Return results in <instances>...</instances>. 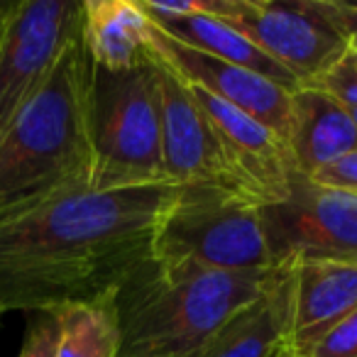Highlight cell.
<instances>
[{
	"label": "cell",
	"instance_id": "cell-1",
	"mask_svg": "<svg viewBox=\"0 0 357 357\" xmlns=\"http://www.w3.org/2000/svg\"><path fill=\"white\" fill-rule=\"evenodd\" d=\"M176 186L76 189L0 218V316L50 313L108 296L152 257Z\"/></svg>",
	"mask_w": 357,
	"mask_h": 357
},
{
	"label": "cell",
	"instance_id": "cell-2",
	"mask_svg": "<svg viewBox=\"0 0 357 357\" xmlns=\"http://www.w3.org/2000/svg\"><path fill=\"white\" fill-rule=\"evenodd\" d=\"M284 272H220L147 257L113 294L120 357H189Z\"/></svg>",
	"mask_w": 357,
	"mask_h": 357
},
{
	"label": "cell",
	"instance_id": "cell-3",
	"mask_svg": "<svg viewBox=\"0 0 357 357\" xmlns=\"http://www.w3.org/2000/svg\"><path fill=\"white\" fill-rule=\"evenodd\" d=\"M91 59L81 32L45 89L0 142V218L76 189H91Z\"/></svg>",
	"mask_w": 357,
	"mask_h": 357
},
{
	"label": "cell",
	"instance_id": "cell-4",
	"mask_svg": "<svg viewBox=\"0 0 357 357\" xmlns=\"http://www.w3.org/2000/svg\"><path fill=\"white\" fill-rule=\"evenodd\" d=\"M91 191H123L172 184L162 154L157 66L130 71L91 64Z\"/></svg>",
	"mask_w": 357,
	"mask_h": 357
},
{
	"label": "cell",
	"instance_id": "cell-5",
	"mask_svg": "<svg viewBox=\"0 0 357 357\" xmlns=\"http://www.w3.org/2000/svg\"><path fill=\"white\" fill-rule=\"evenodd\" d=\"M262 206L215 184L176 186L159 215L152 257L220 272L277 269L262 230Z\"/></svg>",
	"mask_w": 357,
	"mask_h": 357
},
{
	"label": "cell",
	"instance_id": "cell-6",
	"mask_svg": "<svg viewBox=\"0 0 357 357\" xmlns=\"http://www.w3.org/2000/svg\"><path fill=\"white\" fill-rule=\"evenodd\" d=\"M81 32V3H10L0 35V142L45 89L61 52Z\"/></svg>",
	"mask_w": 357,
	"mask_h": 357
},
{
	"label": "cell",
	"instance_id": "cell-7",
	"mask_svg": "<svg viewBox=\"0 0 357 357\" xmlns=\"http://www.w3.org/2000/svg\"><path fill=\"white\" fill-rule=\"evenodd\" d=\"M267 248L277 269L308 259L357 262V194L328 189L294 174L289 196L259 208Z\"/></svg>",
	"mask_w": 357,
	"mask_h": 357
},
{
	"label": "cell",
	"instance_id": "cell-8",
	"mask_svg": "<svg viewBox=\"0 0 357 357\" xmlns=\"http://www.w3.org/2000/svg\"><path fill=\"white\" fill-rule=\"evenodd\" d=\"M206 10L243 32L257 50L308 86L347 54V42L311 0H204Z\"/></svg>",
	"mask_w": 357,
	"mask_h": 357
},
{
	"label": "cell",
	"instance_id": "cell-9",
	"mask_svg": "<svg viewBox=\"0 0 357 357\" xmlns=\"http://www.w3.org/2000/svg\"><path fill=\"white\" fill-rule=\"evenodd\" d=\"M189 89L213 128L238 189L259 206L287 199L291 176L296 174L287 139L245 110L213 98L194 86Z\"/></svg>",
	"mask_w": 357,
	"mask_h": 357
},
{
	"label": "cell",
	"instance_id": "cell-10",
	"mask_svg": "<svg viewBox=\"0 0 357 357\" xmlns=\"http://www.w3.org/2000/svg\"><path fill=\"white\" fill-rule=\"evenodd\" d=\"M149 50H152V59L174 71L184 84L245 110L252 118L269 125L284 139L289 137L291 91H287L284 86L238 64L191 50V47L174 40L172 35L162 32L154 22L149 30Z\"/></svg>",
	"mask_w": 357,
	"mask_h": 357
},
{
	"label": "cell",
	"instance_id": "cell-11",
	"mask_svg": "<svg viewBox=\"0 0 357 357\" xmlns=\"http://www.w3.org/2000/svg\"><path fill=\"white\" fill-rule=\"evenodd\" d=\"M154 66H157L159 118H162V154L169 181L174 186L215 184L240 191L196 96L157 59Z\"/></svg>",
	"mask_w": 357,
	"mask_h": 357
},
{
	"label": "cell",
	"instance_id": "cell-12",
	"mask_svg": "<svg viewBox=\"0 0 357 357\" xmlns=\"http://www.w3.org/2000/svg\"><path fill=\"white\" fill-rule=\"evenodd\" d=\"M357 308V262L308 259L294 267L289 347L303 355L326 331Z\"/></svg>",
	"mask_w": 357,
	"mask_h": 357
},
{
	"label": "cell",
	"instance_id": "cell-13",
	"mask_svg": "<svg viewBox=\"0 0 357 357\" xmlns=\"http://www.w3.org/2000/svg\"><path fill=\"white\" fill-rule=\"evenodd\" d=\"M294 311V269L223 323L189 357H279L289 347Z\"/></svg>",
	"mask_w": 357,
	"mask_h": 357
},
{
	"label": "cell",
	"instance_id": "cell-14",
	"mask_svg": "<svg viewBox=\"0 0 357 357\" xmlns=\"http://www.w3.org/2000/svg\"><path fill=\"white\" fill-rule=\"evenodd\" d=\"M289 149L294 167L303 176L357 149V128L347 108L316 86H301L291 93Z\"/></svg>",
	"mask_w": 357,
	"mask_h": 357
},
{
	"label": "cell",
	"instance_id": "cell-15",
	"mask_svg": "<svg viewBox=\"0 0 357 357\" xmlns=\"http://www.w3.org/2000/svg\"><path fill=\"white\" fill-rule=\"evenodd\" d=\"M152 20L132 0L81 3V42L96 69L130 71L152 61Z\"/></svg>",
	"mask_w": 357,
	"mask_h": 357
},
{
	"label": "cell",
	"instance_id": "cell-16",
	"mask_svg": "<svg viewBox=\"0 0 357 357\" xmlns=\"http://www.w3.org/2000/svg\"><path fill=\"white\" fill-rule=\"evenodd\" d=\"M152 22L162 32L172 35L174 40L191 47V50L204 52V54L215 56V59L230 61V64H238V66H243V69L255 71V74L284 86V89L291 91V93L296 89H301L298 81L294 79L287 69H282V66L269 59L262 50H257L243 32H238L235 27H230L228 22L211 15V13L206 10V3H204V10L196 13V15L159 17V20H152Z\"/></svg>",
	"mask_w": 357,
	"mask_h": 357
},
{
	"label": "cell",
	"instance_id": "cell-17",
	"mask_svg": "<svg viewBox=\"0 0 357 357\" xmlns=\"http://www.w3.org/2000/svg\"><path fill=\"white\" fill-rule=\"evenodd\" d=\"M113 294L52 311L59 328L54 357H120V326Z\"/></svg>",
	"mask_w": 357,
	"mask_h": 357
},
{
	"label": "cell",
	"instance_id": "cell-18",
	"mask_svg": "<svg viewBox=\"0 0 357 357\" xmlns=\"http://www.w3.org/2000/svg\"><path fill=\"white\" fill-rule=\"evenodd\" d=\"M296 357H357V308Z\"/></svg>",
	"mask_w": 357,
	"mask_h": 357
},
{
	"label": "cell",
	"instance_id": "cell-19",
	"mask_svg": "<svg viewBox=\"0 0 357 357\" xmlns=\"http://www.w3.org/2000/svg\"><path fill=\"white\" fill-rule=\"evenodd\" d=\"M308 86H316V89L326 91V93L331 96V98H335L342 108L357 105V64H355L352 52L347 50V54L342 56L340 61H335L326 74H321Z\"/></svg>",
	"mask_w": 357,
	"mask_h": 357
},
{
	"label": "cell",
	"instance_id": "cell-20",
	"mask_svg": "<svg viewBox=\"0 0 357 357\" xmlns=\"http://www.w3.org/2000/svg\"><path fill=\"white\" fill-rule=\"evenodd\" d=\"M56 337H59V328H56L54 313H30L25 340L17 357H54Z\"/></svg>",
	"mask_w": 357,
	"mask_h": 357
},
{
	"label": "cell",
	"instance_id": "cell-21",
	"mask_svg": "<svg viewBox=\"0 0 357 357\" xmlns=\"http://www.w3.org/2000/svg\"><path fill=\"white\" fill-rule=\"evenodd\" d=\"M318 15H323L335 32L347 42V50L357 52V3L345 0H311Z\"/></svg>",
	"mask_w": 357,
	"mask_h": 357
},
{
	"label": "cell",
	"instance_id": "cell-22",
	"mask_svg": "<svg viewBox=\"0 0 357 357\" xmlns=\"http://www.w3.org/2000/svg\"><path fill=\"white\" fill-rule=\"evenodd\" d=\"M311 181L321 186H328V189H340V191H352L357 194V149L345 157L335 159L328 167L318 169L313 176H308Z\"/></svg>",
	"mask_w": 357,
	"mask_h": 357
},
{
	"label": "cell",
	"instance_id": "cell-23",
	"mask_svg": "<svg viewBox=\"0 0 357 357\" xmlns=\"http://www.w3.org/2000/svg\"><path fill=\"white\" fill-rule=\"evenodd\" d=\"M8 8H10V3H0V35H3V25H6Z\"/></svg>",
	"mask_w": 357,
	"mask_h": 357
},
{
	"label": "cell",
	"instance_id": "cell-24",
	"mask_svg": "<svg viewBox=\"0 0 357 357\" xmlns=\"http://www.w3.org/2000/svg\"><path fill=\"white\" fill-rule=\"evenodd\" d=\"M347 113H350L352 123H355V128H357V105H352V108H347Z\"/></svg>",
	"mask_w": 357,
	"mask_h": 357
},
{
	"label": "cell",
	"instance_id": "cell-25",
	"mask_svg": "<svg viewBox=\"0 0 357 357\" xmlns=\"http://www.w3.org/2000/svg\"><path fill=\"white\" fill-rule=\"evenodd\" d=\"M279 357H296V355H294V352H291V347H287V350L279 352Z\"/></svg>",
	"mask_w": 357,
	"mask_h": 357
},
{
	"label": "cell",
	"instance_id": "cell-26",
	"mask_svg": "<svg viewBox=\"0 0 357 357\" xmlns=\"http://www.w3.org/2000/svg\"><path fill=\"white\" fill-rule=\"evenodd\" d=\"M352 56H355V64H357V52H352Z\"/></svg>",
	"mask_w": 357,
	"mask_h": 357
},
{
	"label": "cell",
	"instance_id": "cell-27",
	"mask_svg": "<svg viewBox=\"0 0 357 357\" xmlns=\"http://www.w3.org/2000/svg\"><path fill=\"white\" fill-rule=\"evenodd\" d=\"M135 357H147V355H135Z\"/></svg>",
	"mask_w": 357,
	"mask_h": 357
}]
</instances>
